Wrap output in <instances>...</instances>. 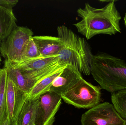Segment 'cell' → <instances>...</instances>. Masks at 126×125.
<instances>
[{
  "instance_id": "cell-1",
  "label": "cell",
  "mask_w": 126,
  "mask_h": 125,
  "mask_svg": "<svg viewBox=\"0 0 126 125\" xmlns=\"http://www.w3.org/2000/svg\"><path fill=\"white\" fill-rule=\"evenodd\" d=\"M114 0L100 9L93 7L88 2L77 11L80 21L74 24L78 32L87 40L100 34L114 35L121 33V16Z\"/></svg>"
},
{
  "instance_id": "cell-2",
  "label": "cell",
  "mask_w": 126,
  "mask_h": 125,
  "mask_svg": "<svg viewBox=\"0 0 126 125\" xmlns=\"http://www.w3.org/2000/svg\"><path fill=\"white\" fill-rule=\"evenodd\" d=\"M57 31L61 43L58 55L60 60L75 68L85 75H91V64L94 55L86 40L64 25L58 26Z\"/></svg>"
},
{
  "instance_id": "cell-3",
  "label": "cell",
  "mask_w": 126,
  "mask_h": 125,
  "mask_svg": "<svg viewBox=\"0 0 126 125\" xmlns=\"http://www.w3.org/2000/svg\"><path fill=\"white\" fill-rule=\"evenodd\" d=\"M91 74L101 89L113 93L126 89V62L107 53L93 56Z\"/></svg>"
},
{
  "instance_id": "cell-4",
  "label": "cell",
  "mask_w": 126,
  "mask_h": 125,
  "mask_svg": "<svg viewBox=\"0 0 126 125\" xmlns=\"http://www.w3.org/2000/svg\"><path fill=\"white\" fill-rule=\"evenodd\" d=\"M101 89L82 78L61 97L65 103L78 108L90 109L100 103Z\"/></svg>"
},
{
  "instance_id": "cell-5",
  "label": "cell",
  "mask_w": 126,
  "mask_h": 125,
  "mask_svg": "<svg viewBox=\"0 0 126 125\" xmlns=\"http://www.w3.org/2000/svg\"><path fill=\"white\" fill-rule=\"evenodd\" d=\"M33 34L27 27L17 26L6 39L1 42V56L11 64L20 63L27 45Z\"/></svg>"
},
{
  "instance_id": "cell-6",
  "label": "cell",
  "mask_w": 126,
  "mask_h": 125,
  "mask_svg": "<svg viewBox=\"0 0 126 125\" xmlns=\"http://www.w3.org/2000/svg\"><path fill=\"white\" fill-rule=\"evenodd\" d=\"M81 125H126V120L109 102L100 103L84 112L81 117Z\"/></svg>"
},
{
  "instance_id": "cell-7",
  "label": "cell",
  "mask_w": 126,
  "mask_h": 125,
  "mask_svg": "<svg viewBox=\"0 0 126 125\" xmlns=\"http://www.w3.org/2000/svg\"><path fill=\"white\" fill-rule=\"evenodd\" d=\"M15 65L26 72L36 83L52 72L68 65L61 62L58 56L39 57Z\"/></svg>"
},
{
  "instance_id": "cell-8",
  "label": "cell",
  "mask_w": 126,
  "mask_h": 125,
  "mask_svg": "<svg viewBox=\"0 0 126 125\" xmlns=\"http://www.w3.org/2000/svg\"><path fill=\"white\" fill-rule=\"evenodd\" d=\"M38 100L34 125H53L61 105V95L49 91L41 95Z\"/></svg>"
},
{
  "instance_id": "cell-9",
  "label": "cell",
  "mask_w": 126,
  "mask_h": 125,
  "mask_svg": "<svg viewBox=\"0 0 126 125\" xmlns=\"http://www.w3.org/2000/svg\"><path fill=\"white\" fill-rule=\"evenodd\" d=\"M27 98V94L17 87L8 77L6 89L7 112V116L13 123L16 122Z\"/></svg>"
},
{
  "instance_id": "cell-10",
  "label": "cell",
  "mask_w": 126,
  "mask_h": 125,
  "mask_svg": "<svg viewBox=\"0 0 126 125\" xmlns=\"http://www.w3.org/2000/svg\"><path fill=\"white\" fill-rule=\"evenodd\" d=\"M82 78L81 73L78 69L67 65L53 81L49 91L61 95Z\"/></svg>"
},
{
  "instance_id": "cell-11",
  "label": "cell",
  "mask_w": 126,
  "mask_h": 125,
  "mask_svg": "<svg viewBox=\"0 0 126 125\" xmlns=\"http://www.w3.org/2000/svg\"><path fill=\"white\" fill-rule=\"evenodd\" d=\"M42 57L58 56L61 48V43L58 37L49 36H33Z\"/></svg>"
},
{
  "instance_id": "cell-12",
  "label": "cell",
  "mask_w": 126,
  "mask_h": 125,
  "mask_svg": "<svg viewBox=\"0 0 126 125\" xmlns=\"http://www.w3.org/2000/svg\"><path fill=\"white\" fill-rule=\"evenodd\" d=\"M13 9L0 6V42L6 39L17 26Z\"/></svg>"
},
{
  "instance_id": "cell-13",
  "label": "cell",
  "mask_w": 126,
  "mask_h": 125,
  "mask_svg": "<svg viewBox=\"0 0 126 125\" xmlns=\"http://www.w3.org/2000/svg\"><path fill=\"white\" fill-rule=\"evenodd\" d=\"M67 65L58 69L38 81L27 95L28 98L35 100L38 99L41 95L49 91L53 81L60 74Z\"/></svg>"
},
{
  "instance_id": "cell-14",
  "label": "cell",
  "mask_w": 126,
  "mask_h": 125,
  "mask_svg": "<svg viewBox=\"0 0 126 125\" xmlns=\"http://www.w3.org/2000/svg\"><path fill=\"white\" fill-rule=\"evenodd\" d=\"M38 99L32 100L27 98L19 115L17 125H34Z\"/></svg>"
},
{
  "instance_id": "cell-15",
  "label": "cell",
  "mask_w": 126,
  "mask_h": 125,
  "mask_svg": "<svg viewBox=\"0 0 126 125\" xmlns=\"http://www.w3.org/2000/svg\"><path fill=\"white\" fill-rule=\"evenodd\" d=\"M7 72L5 68H0V125L7 117L6 107Z\"/></svg>"
},
{
  "instance_id": "cell-16",
  "label": "cell",
  "mask_w": 126,
  "mask_h": 125,
  "mask_svg": "<svg viewBox=\"0 0 126 125\" xmlns=\"http://www.w3.org/2000/svg\"><path fill=\"white\" fill-rule=\"evenodd\" d=\"M111 101L119 115L126 120V89L112 93Z\"/></svg>"
},
{
  "instance_id": "cell-17",
  "label": "cell",
  "mask_w": 126,
  "mask_h": 125,
  "mask_svg": "<svg viewBox=\"0 0 126 125\" xmlns=\"http://www.w3.org/2000/svg\"><path fill=\"white\" fill-rule=\"evenodd\" d=\"M41 57L38 48L33 39V36L29 40L26 46L21 63Z\"/></svg>"
},
{
  "instance_id": "cell-18",
  "label": "cell",
  "mask_w": 126,
  "mask_h": 125,
  "mask_svg": "<svg viewBox=\"0 0 126 125\" xmlns=\"http://www.w3.org/2000/svg\"><path fill=\"white\" fill-rule=\"evenodd\" d=\"M18 2V0H0V6L13 9Z\"/></svg>"
},
{
  "instance_id": "cell-19",
  "label": "cell",
  "mask_w": 126,
  "mask_h": 125,
  "mask_svg": "<svg viewBox=\"0 0 126 125\" xmlns=\"http://www.w3.org/2000/svg\"><path fill=\"white\" fill-rule=\"evenodd\" d=\"M15 123H13L10 121L8 117L6 119L4 122L3 123L2 125H15Z\"/></svg>"
},
{
  "instance_id": "cell-20",
  "label": "cell",
  "mask_w": 126,
  "mask_h": 125,
  "mask_svg": "<svg viewBox=\"0 0 126 125\" xmlns=\"http://www.w3.org/2000/svg\"><path fill=\"white\" fill-rule=\"evenodd\" d=\"M124 23H125V26H126V13L125 14V16H124Z\"/></svg>"
},
{
  "instance_id": "cell-21",
  "label": "cell",
  "mask_w": 126,
  "mask_h": 125,
  "mask_svg": "<svg viewBox=\"0 0 126 125\" xmlns=\"http://www.w3.org/2000/svg\"><path fill=\"white\" fill-rule=\"evenodd\" d=\"M1 61H2V60H1V58L0 57V64L1 62Z\"/></svg>"
},
{
  "instance_id": "cell-22",
  "label": "cell",
  "mask_w": 126,
  "mask_h": 125,
  "mask_svg": "<svg viewBox=\"0 0 126 125\" xmlns=\"http://www.w3.org/2000/svg\"><path fill=\"white\" fill-rule=\"evenodd\" d=\"M15 125H17V124H16V123H15Z\"/></svg>"
},
{
  "instance_id": "cell-23",
  "label": "cell",
  "mask_w": 126,
  "mask_h": 125,
  "mask_svg": "<svg viewBox=\"0 0 126 125\" xmlns=\"http://www.w3.org/2000/svg\"></svg>"
},
{
  "instance_id": "cell-24",
  "label": "cell",
  "mask_w": 126,
  "mask_h": 125,
  "mask_svg": "<svg viewBox=\"0 0 126 125\" xmlns=\"http://www.w3.org/2000/svg\"></svg>"
}]
</instances>
